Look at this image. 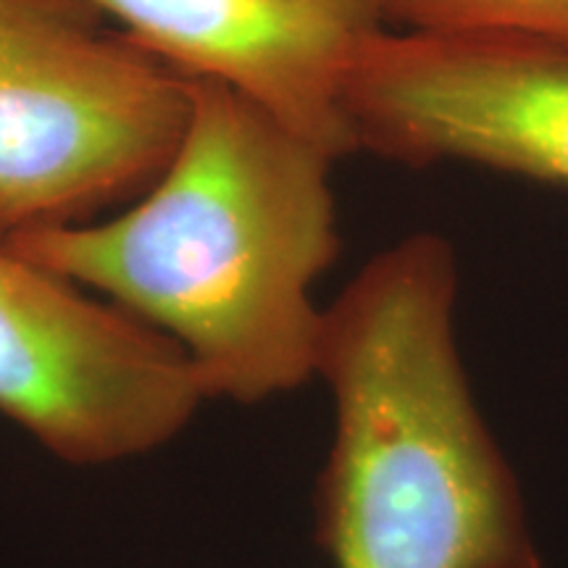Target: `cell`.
Here are the masks:
<instances>
[{
  "instance_id": "cell-1",
  "label": "cell",
  "mask_w": 568,
  "mask_h": 568,
  "mask_svg": "<svg viewBox=\"0 0 568 568\" xmlns=\"http://www.w3.org/2000/svg\"><path fill=\"white\" fill-rule=\"evenodd\" d=\"M190 95L174 159L130 211L6 243L172 339L209 400L253 406L318 376L335 159L232 84L190 77Z\"/></svg>"
},
{
  "instance_id": "cell-2",
  "label": "cell",
  "mask_w": 568,
  "mask_h": 568,
  "mask_svg": "<svg viewBox=\"0 0 568 568\" xmlns=\"http://www.w3.org/2000/svg\"><path fill=\"white\" fill-rule=\"evenodd\" d=\"M458 266L435 232L376 253L329 308L335 408L316 489L335 568H542L510 466L456 343Z\"/></svg>"
},
{
  "instance_id": "cell-3",
  "label": "cell",
  "mask_w": 568,
  "mask_h": 568,
  "mask_svg": "<svg viewBox=\"0 0 568 568\" xmlns=\"http://www.w3.org/2000/svg\"><path fill=\"white\" fill-rule=\"evenodd\" d=\"M84 0H0V240L84 224L166 172L190 77Z\"/></svg>"
},
{
  "instance_id": "cell-4",
  "label": "cell",
  "mask_w": 568,
  "mask_h": 568,
  "mask_svg": "<svg viewBox=\"0 0 568 568\" xmlns=\"http://www.w3.org/2000/svg\"><path fill=\"white\" fill-rule=\"evenodd\" d=\"M205 389L172 339L0 240V416L69 466L166 447Z\"/></svg>"
},
{
  "instance_id": "cell-5",
  "label": "cell",
  "mask_w": 568,
  "mask_h": 568,
  "mask_svg": "<svg viewBox=\"0 0 568 568\" xmlns=\"http://www.w3.org/2000/svg\"><path fill=\"white\" fill-rule=\"evenodd\" d=\"M345 113L358 151L568 187V48L385 30L355 63Z\"/></svg>"
},
{
  "instance_id": "cell-6",
  "label": "cell",
  "mask_w": 568,
  "mask_h": 568,
  "mask_svg": "<svg viewBox=\"0 0 568 568\" xmlns=\"http://www.w3.org/2000/svg\"><path fill=\"white\" fill-rule=\"evenodd\" d=\"M184 77L232 84L332 159L355 153L345 90L379 0H84Z\"/></svg>"
},
{
  "instance_id": "cell-7",
  "label": "cell",
  "mask_w": 568,
  "mask_h": 568,
  "mask_svg": "<svg viewBox=\"0 0 568 568\" xmlns=\"http://www.w3.org/2000/svg\"><path fill=\"white\" fill-rule=\"evenodd\" d=\"M389 30L516 38L568 48V0H379Z\"/></svg>"
}]
</instances>
